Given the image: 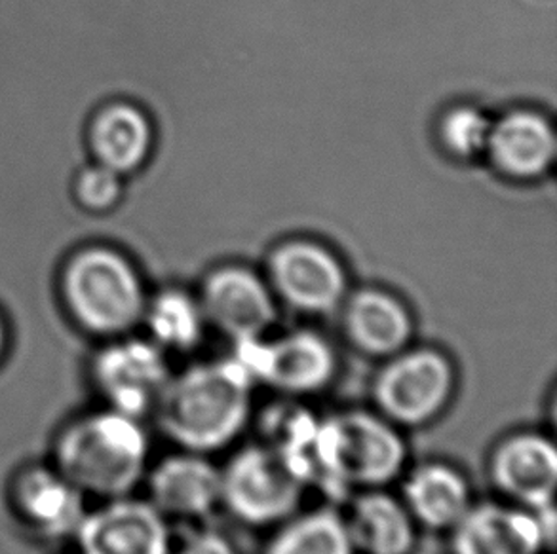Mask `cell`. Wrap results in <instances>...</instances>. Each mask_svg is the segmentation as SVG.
Returning a JSON list of instances; mask_svg holds the SVG:
<instances>
[{
  "instance_id": "obj_1",
  "label": "cell",
  "mask_w": 557,
  "mask_h": 554,
  "mask_svg": "<svg viewBox=\"0 0 557 554\" xmlns=\"http://www.w3.org/2000/svg\"><path fill=\"white\" fill-rule=\"evenodd\" d=\"M253 386L234 355L187 368L170 378L154 406L160 429L188 452L223 449L248 421Z\"/></svg>"
},
{
  "instance_id": "obj_2",
  "label": "cell",
  "mask_w": 557,
  "mask_h": 554,
  "mask_svg": "<svg viewBox=\"0 0 557 554\" xmlns=\"http://www.w3.org/2000/svg\"><path fill=\"white\" fill-rule=\"evenodd\" d=\"M149 439L141 421L107 408L76 419L61 431L53 457L84 495L114 500L128 495L144 479Z\"/></svg>"
},
{
  "instance_id": "obj_3",
  "label": "cell",
  "mask_w": 557,
  "mask_h": 554,
  "mask_svg": "<svg viewBox=\"0 0 557 554\" xmlns=\"http://www.w3.org/2000/svg\"><path fill=\"white\" fill-rule=\"evenodd\" d=\"M63 312L86 335L119 338L144 319L147 297L139 272L109 243H88L60 272Z\"/></svg>"
},
{
  "instance_id": "obj_4",
  "label": "cell",
  "mask_w": 557,
  "mask_h": 554,
  "mask_svg": "<svg viewBox=\"0 0 557 554\" xmlns=\"http://www.w3.org/2000/svg\"><path fill=\"white\" fill-rule=\"evenodd\" d=\"M406 457L398 427L381 414L347 411L318 424V473L327 492L384 487L401 473Z\"/></svg>"
},
{
  "instance_id": "obj_5",
  "label": "cell",
  "mask_w": 557,
  "mask_h": 554,
  "mask_svg": "<svg viewBox=\"0 0 557 554\" xmlns=\"http://www.w3.org/2000/svg\"><path fill=\"white\" fill-rule=\"evenodd\" d=\"M455 367L432 348L388 357L373 382L376 411L396 427H419L444 413L455 391Z\"/></svg>"
},
{
  "instance_id": "obj_6",
  "label": "cell",
  "mask_w": 557,
  "mask_h": 554,
  "mask_svg": "<svg viewBox=\"0 0 557 554\" xmlns=\"http://www.w3.org/2000/svg\"><path fill=\"white\" fill-rule=\"evenodd\" d=\"M305 488L286 457L269 444L242 450L221 471V503L246 525H274L292 517Z\"/></svg>"
},
{
  "instance_id": "obj_7",
  "label": "cell",
  "mask_w": 557,
  "mask_h": 554,
  "mask_svg": "<svg viewBox=\"0 0 557 554\" xmlns=\"http://www.w3.org/2000/svg\"><path fill=\"white\" fill-rule=\"evenodd\" d=\"M234 345V357L248 370L253 383H264L286 395L322 391L337 370L332 345L310 330H297L278 340L249 338Z\"/></svg>"
},
{
  "instance_id": "obj_8",
  "label": "cell",
  "mask_w": 557,
  "mask_h": 554,
  "mask_svg": "<svg viewBox=\"0 0 557 554\" xmlns=\"http://www.w3.org/2000/svg\"><path fill=\"white\" fill-rule=\"evenodd\" d=\"M91 376L109 408L141 419L154 411L172 373L152 340L119 337L96 355Z\"/></svg>"
},
{
  "instance_id": "obj_9",
  "label": "cell",
  "mask_w": 557,
  "mask_h": 554,
  "mask_svg": "<svg viewBox=\"0 0 557 554\" xmlns=\"http://www.w3.org/2000/svg\"><path fill=\"white\" fill-rule=\"evenodd\" d=\"M75 538L81 554H170L166 517L151 502L128 495L86 513Z\"/></svg>"
},
{
  "instance_id": "obj_10",
  "label": "cell",
  "mask_w": 557,
  "mask_h": 554,
  "mask_svg": "<svg viewBox=\"0 0 557 554\" xmlns=\"http://www.w3.org/2000/svg\"><path fill=\"white\" fill-rule=\"evenodd\" d=\"M491 479L516 505L529 511L554 507L557 452L554 442L539 433H518L498 444L490 464Z\"/></svg>"
},
{
  "instance_id": "obj_11",
  "label": "cell",
  "mask_w": 557,
  "mask_h": 554,
  "mask_svg": "<svg viewBox=\"0 0 557 554\" xmlns=\"http://www.w3.org/2000/svg\"><path fill=\"white\" fill-rule=\"evenodd\" d=\"M554 547L539 511L520 505H472L453 528V554H541Z\"/></svg>"
},
{
  "instance_id": "obj_12",
  "label": "cell",
  "mask_w": 557,
  "mask_h": 554,
  "mask_svg": "<svg viewBox=\"0 0 557 554\" xmlns=\"http://www.w3.org/2000/svg\"><path fill=\"white\" fill-rule=\"evenodd\" d=\"M272 281L289 306L327 314L345 294V272L325 249L309 241L287 243L271 263Z\"/></svg>"
},
{
  "instance_id": "obj_13",
  "label": "cell",
  "mask_w": 557,
  "mask_h": 554,
  "mask_svg": "<svg viewBox=\"0 0 557 554\" xmlns=\"http://www.w3.org/2000/svg\"><path fill=\"white\" fill-rule=\"evenodd\" d=\"M200 307L203 319L234 342L263 337L276 317L267 287L242 268H225L210 276Z\"/></svg>"
},
{
  "instance_id": "obj_14",
  "label": "cell",
  "mask_w": 557,
  "mask_h": 554,
  "mask_svg": "<svg viewBox=\"0 0 557 554\" xmlns=\"http://www.w3.org/2000/svg\"><path fill=\"white\" fill-rule=\"evenodd\" d=\"M12 498L23 522L53 540L75 536L88 513L83 492L55 467L23 469Z\"/></svg>"
},
{
  "instance_id": "obj_15",
  "label": "cell",
  "mask_w": 557,
  "mask_h": 554,
  "mask_svg": "<svg viewBox=\"0 0 557 554\" xmlns=\"http://www.w3.org/2000/svg\"><path fill=\"white\" fill-rule=\"evenodd\" d=\"M149 502L164 517H203L221 503V469L198 452L166 457L149 475Z\"/></svg>"
},
{
  "instance_id": "obj_16",
  "label": "cell",
  "mask_w": 557,
  "mask_h": 554,
  "mask_svg": "<svg viewBox=\"0 0 557 554\" xmlns=\"http://www.w3.org/2000/svg\"><path fill=\"white\" fill-rule=\"evenodd\" d=\"M151 121L137 105L113 99L91 114L86 144L91 162L107 165L121 175H132L151 156Z\"/></svg>"
},
{
  "instance_id": "obj_17",
  "label": "cell",
  "mask_w": 557,
  "mask_h": 554,
  "mask_svg": "<svg viewBox=\"0 0 557 554\" xmlns=\"http://www.w3.org/2000/svg\"><path fill=\"white\" fill-rule=\"evenodd\" d=\"M345 332L358 352L384 357L406 350L413 323L401 302L381 291H362L345 310Z\"/></svg>"
},
{
  "instance_id": "obj_18",
  "label": "cell",
  "mask_w": 557,
  "mask_h": 554,
  "mask_svg": "<svg viewBox=\"0 0 557 554\" xmlns=\"http://www.w3.org/2000/svg\"><path fill=\"white\" fill-rule=\"evenodd\" d=\"M404 505L414 522L430 530H453L472 507L467 479L455 467L424 464L409 473Z\"/></svg>"
},
{
  "instance_id": "obj_19",
  "label": "cell",
  "mask_w": 557,
  "mask_h": 554,
  "mask_svg": "<svg viewBox=\"0 0 557 554\" xmlns=\"http://www.w3.org/2000/svg\"><path fill=\"white\" fill-rule=\"evenodd\" d=\"M355 551L363 554H409L414 545V520L404 502L381 490L360 495L345 518Z\"/></svg>"
},
{
  "instance_id": "obj_20",
  "label": "cell",
  "mask_w": 557,
  "mask_h": 554,
  "mask_svg": "<svg viewBox=\"0 0 557 554\" xmlns=\"http://www.w3.org/2000/svg\"><path fill=\"white\" fill-rule=\"evenodd\" d=\"M487 150L498 169L518 179H531L543 175L554 162L556 134L539 114H508L491 129Z\"/></svg>"
},
{
  "instance_id": "obj_21",
  "label": "cell",
  "mask_w": 557,
  "mask_h": 554,
  "mask_svg": "<svg viewBox=\"0 0 557 554\" xmlns=\"http://www.w3.org/2000/svg\"><path fill=\"white\" fill-rule=\"evenodd\" d=\"M151 340L162 352H190L203 332L202 307L185 292L164 291L145 306Z\"/></svg>"
},
{
  "instance_id": "obj_22",
  "label": "cell",
  "mask_w": 557,
  "mask_h": 554,
  "mask_svg": "<svg viewBox=\"0 0 557 554\" xmlns=\"http://www.w3.org/2000/svg\"><path fill=\"white\" fill-rule=\"evenodd\" d=\"M267 554H355V547L345 518L333 509H318L292 520Z\"/></svg>"
},
{
  "instance_id": "obj_23",
  "label": "cell",
  "mask_w": 557,
  "mask_h": 554,
  "mask_svg": "<svg viewBox=\"0 0 557 554\" xmlns=\"http://www.w3.org/2000/svg\"><path fill=\"white\" fill-rule=\"evenodd\" d=\"M71 194L76 207L88 215H107L121 207L126 196L124 175L107 165L90 162L76 172L71 182Z\"/></svg>"
},
{
  "instance_id": "obj_24",
  "label": "cell",
  "mask_w": 557,
  "mask_h": 554,
  "mask_svg": "<svg viewBox=\"0 0 557 554\" xmlns=\"http://www.w3.org/2000/svg\"><path fill=\"white\" fill-rule=\"evenodd\" d=\"M491 129L493 126L485 114L472 106H459L442 122V139L453 154L472 158L490 147Z\"/></svg>"
},
{
  "instance_id": "obj_25",
  "label": "cell",
  "mask_w": 557,
  "mask_h": 554,
  "mask_svg": "<svg viewBox=\"0 0 557 554\" xmlns=\"http://www.w3.org/2000/svg\"><path fill=\"white\" fill-rule=\"evenodd\" d=\"M177 554H236V551L223 533L202 530L188 536Z\"/></svg>"
},
{
  "instance_id": "obj_26",
  "label": "cell",
  "mask_w": 557,
  "mask_h": 554,
  "mask_svg": "<svg viewBox=\"0 0 557 554\" xmlns=\"http://www.w3.org/2000/svg\"><path fill=\"white\" fill-rule=\"evenodd\" d=\"M8 342V325L7 319H4V315L0 312V357H2V353L7 350Z\"/></svg>"
}]
</instances>
